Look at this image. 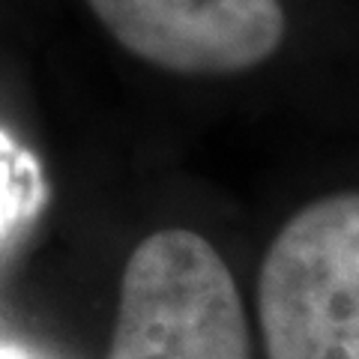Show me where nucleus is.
Here are the masks:
<instances>
[{"label": "nucleus", "mask_w": 359, "mask_h": 359, "mask_svg": "<svg viewBox=\"0 0 359 359\" xmlns=\"http://www.w3.org/2000/svg\"><path fill=\"white\" fill-rule=\"evenodd\" d=\"M39 195L42 183L36 165L0 132V243L36 210Z\"/></svg>", "instance_id": "obj_4"}, {"label": "nucleus", "mask_w": 359, "mask_h": 359, "mask_svg": "<svg viewBox=\"0 0 359 359\" xmlns=\"http://www.w3.org/2000/svg\"><path fill=\"white\" fill-rule=\"evenodd\" d=\"M269 359H359V192L299 210L261 269Z\"/></svg>", "instance_id": "obj_1"}, {"label": "nucleus", "mask_w": 359, "mask_h": 359, "mask_svg": "<svg viewBox=\"0 0 359 359\" xmlns=\"http://www.w3.org/2000/svg\"><path fill=\"white\" fill-rule=\"evenodd\" d=\"M0 359H33V356L18 351V347H0Z\"/></svg>", "instance_id": "obj_5"}, {"label": "nucleus", "mask_w": 359, "mask_h": 359, "mask_svg": "<svg viewBox=\"0 0 359 359\" xmlns=\"http://www.w3.org/2000/svg\"><path fill=\"white\" fill-rule=\"evenodd\" d=\"M108 359H249L237 285L204 237L159 231L132 252Z\"/></svg>", "instance_id": "obj_2"}, {"label": "nucleus", "mask_w": 359, "mask_h": 359, "mask_svg": "<svg viewBox=\"0 0 359 359\" xmlns=\"http://www.w3.org/2000/svg\"><path fill=\"white\" fill-rule=\"evenodd\" d=\"M123 48L183 75H233L273 57L287 18L278 0H87Z\"/></svg>", "instance_id": "obj_3"}]
</instances>
